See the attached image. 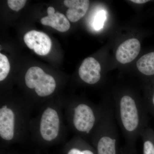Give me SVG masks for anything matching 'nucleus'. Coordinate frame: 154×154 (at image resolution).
<instances>
[{
	"instance_id": "f257e3e1",
	"label": "nucleus",
	"mask_w": 154,
	"mask_h": 154,
	"mask_svg": "<svg viewBox=\"0 0 154 154\" xmlns=\"http://www.w3.org/2000/svg\"><path fill=\"white\" fill-rule=\"evenodd\" d=\"M113 103L118 122L129 150L134 151L138 138L146 127V108L144 103L133 94L122 93Z\"/></svg>"
},
{
	"instance_id": "f03ea898",
	"label": "nucleus",
	"mask_w": 154,
	"mask_h": 154,
	"mask_svg": "<svg viewBox=\"0 0 154 154\" xmlns=\"http://www.w3.org/2000/svg\"><path fill=\"white\" fill-rule=\"evenodd\" d=\"M102 105L103 114L93 135L97 154H117L119 136L113 103L105 101Z\"/></svg>"
},
{
	"instance_id": "7ed1b4c3",
	"label": "nucleus",
	"mask_w": 154,
	"mask_h": 154,
	"mask_svg": "<svg viewBox=\"0 0 154 154\" xmlns=\"http://www.w3.org/2000/svg\"><path fill=\"white\" fill-rule=\"evenodd\" d=\"M73 110L72 123L77 132L88 136L94 131L103 112V106H94L85 102L75 105Z\"/></svg>"
},
{
	"instance_id": "20e7f679",
	"label": "nucleus",
	"mask_w": 154,
	"mask_h": 154,
	"mask_svg": "<svg viewBox=\"0 0 154 154\" xmlns=\"http://www.w3.org/2000/svg\"><path fill=\"white\" fill-rule=\"evenodd\" d=\"M26 86L30 89H34L40 97H45L52 94L55 90L56 84L54 78L45 73L40 68H30L25 76Z\"/></svg>"
},
{
	"instance_id": "39448f33",
	"label": "nucleus",
	"mask_w": 154,
	"mask_h": 154,
	"mask_svg": "<svg viewBox=\"0 0 154 154\" xmlns=\"http://www.w3.org/2000/svg\"><path fill=\"white\" fill-rule=\"evenodd\" d=\"M60 126L59 116L56 110L48 107L42 115L40 132L42 137L47 141H51L58 135Z\"/></svg>"
},
{
	"instance_id": "423d86ee",
	"label": "nucleus",
	"mask_w": 154,
	"mask_h": 154,
	"mask_svg": "<svg viewBox=\"0 0 154 154\" xmlns=\"http://www.w3.org/2000/svg\"><path fill=\"white\" fill-rule=\"evenodd\" d=\"M24 40L27 46L33 50L38 55H47L50 51L52 45L51 40L43 32L31 30L25 34Z\"/></svg>"
},
{
	"instance_id": "0eeeda50",
	"label": "nucleus",
	"mask_w": 154,
	"mask_h": 154,
	"mask_svg": "<svg viewBox=\"0 0 154 154\" xmlns=\"http://www.w3.org/2000/svg\"><path fill=\"white\" fill-rule=\"evenodd\" d=\"M101 67L98 61L92 57L84 60L80 66L79 74L83 82L89 85H94L101 79Z\"/></svg>"
},
{
	"instance_id": "6e6552de",
	"label": "nucleus",
	"mask_w": 154,
	"mask_h": 154,
	"mask_svg": "<svg viewBox=\"0 0 154 154\" xmlns=\"http://www.w3.org/2000/svg\"><path fill=\"white\" fill-rule=\"evenodd\" d=\"M140 43L137 38L128 39L119 46L116 57L120 63H129L136 58L139 54Z\"/></svg>"
},
{
	"instance_id": "1a4fd4ad",
	"label": "nucleus",
	"mask_w": 154,
	"mask_h": 154,
	"mask_svg": "<svg viewBox=\"0 0 154 154\" xmlns=\"http://www.w3.org/2000/svg\"><path fill=\"white\" fill-rule=\"evenodd\" d=\"M15 115L14 111L4 105L0 109V136L3 139L11 140L15 133Z\"/></svg>"
},
{
	"instance_id": "9d476101",
	"label": "nucleus",
	"mask_w": 154,
	"mask_h": 154,
	"mask_svg": "<svg viewBox=\"0 0 154 154\" xmlns=\"http://www.w3.org/2000/svg\"><path fill=\"white\" fill-rule=\"evenodd\" d=\"M47 11L48 16L41 19L42 25L50 26L60 32H66L69 29L70 24L63 14L55 13V9L51 7H48Z\"/></svg>"
},
{
	"instance_id": "9b49d317",
	"label": "nucleus",
	"mask_w": 154,
	"mask_h": 154,
	"mask_svg": "<svg viewBox=\"0 0 154 154\" xmlns=\"http://www.w3.org/2000/svg\"><path fill=\"white\" fill-rule=\"evenodd\" d=\"M65 5L69 8L66 12L68 19L72 22H76L85 15L90 5L88 0H65Z\"/></svg>"
},
{
	"instance_id": "f8f14e48",
	"label": "nucleus",
	"mask_w": 154,
	"mask_h": 154,
	"mask_svg": "<svg viewBox=\"0 0 154 154\" xmlns=\"http://www.w3.org/2000/svg\"><path fill=\"white\" fill-rule=\"evenodd\" d=\"M138 70L147 76L154 75V52L149 53L141 57L136 64Z\"/></svg>"
},
{
	"instance_id": "ddd939ff",
	"label": "nucleus",
	"mask_w": 154,
	"mask_h": 154,
	"mask_svg": "<svg viewBox=\"0 0 154 154\" xmlns=\"http://www.w3.org/2000/svg\"><path fill=\"white\" fill-rule=\"evenodd\" d=\"M140 137L143 143V154H154V137L150 130L144 129Z\"/></svg>"
},
{
	"instance_id": "4468645a",
	"label": "nucleus",
	"mask_w": 154,
	"mask_h": 154,
	"mask_svg": "<svg viewBox=\"0 0 154 154\" xmlns=\"http://www.w3.org/2000/svg\"><path fill=\"white\" fill-rule=\"evenodd\" d=\"M10 70L8 59L5 55L0 54V81L2 82L8 76Z\"/></svg>"
},
{
	"instance_id": "2eb2a0df",
	"label": "nucleus",
	"mask_w": 154,
	"mask_h": 154,
	"mask_svg": "<svg viewBox=\"0 0 154 154\" xmlns=\"http://www.w3.org/2000/svg\"><path fill=\"white\" fill-rule=\"evenodd\" d=\"M106 19L105 12L104 11H99L96 14L94 19V28L96 30H99L103 27L104 22Z\"/></svg>"
},
{
	"instance_id": "dca6fc26",
	"label": "nucleus",
	"mask_w": 154,
	"mask_h": 154,
	"mask_svg": "<svg viewBox=\"0 0 154 154\" xmlns=\"http://www.w3.org/2000/svg\"><path fill=\"white\" fill-rule=\"evenodd\" d=\"M27 1L25 0H8V5L9 8L14 11H18L25 6Z\"/></svg>"
},
{
	"instance_id": "f3484780",
	"label": "nucleus",
	"mask_w": 154,
	"mask_h": 154,
	"mask_svg": "<svg viewBox=\"0 0 154 154\" xmlns=\"http://www.w3.org/2000/svg\"><path fill=\"white\" fill-rule=\"evenodd\" d=\"M67 154H95V153L91 149H81L78 148L74 147L69 150Z\"/></svg>"
},
{
	"instance_id": "a211bd4d",
	"label": "nucleus",
	"mask_w": 154,
	"mask_h": 154,
	"mask_svg": "<svg viewBox=\"0 0 154 154\" xmlns=\"http://www.w3.org/2000/svg\"><path fill=\"white\" fill-rule=\"evenodd\" d=\"M144 104L147 110L149 109L154 112V93L148 102H146Z\"/></svg>"
},
{
	"instance_id": "6ab92c4d",
	"label": "nucleus",
	"mask_w": 154,
	"mask_h": 154,
	"mask_svg": "<svg viewBox=\"0 0 154 154\" xmlns=\"http://www.w3.org/2000/svg\"><path fill=\"white\" fill-rule=\"evenodd\" d=\"M131 2L136 3V4H143L147 2H149V1H147V0H131Z\"/></svg>"
}]
</instances>
